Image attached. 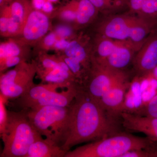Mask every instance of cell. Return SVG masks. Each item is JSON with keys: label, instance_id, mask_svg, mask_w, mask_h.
I'll return each instance as SVG.
<instances>
[{"label": "cell", "instance_id": "cell-1", "mask_svg": "<svg viewBox=\"0 0 157 157\" xmlns=\"http://www.w3.org/2000/svg\"><path fill=\"white\" fill-rule=\"evenodd\" d=\"M69 107V130L62 149L68 152L78 144L100 140L120 132L118 119L109 115L81 86Z\"/></svg>", "mask_w": 157, "mask_h": 157}, {"label": "cell", "instance_id": "cell-2", "mask_svg": "<svg viewBox=\"0 0 157 157\" xmlns=\"http://www.w3.org/2000/svg\"><path fill=\"white\" fill-rule=\"evenodd\" d=\"M104 15L97 26L98 34L130 42L138 50L147 37L157 27V20L128 11Z\"/></svg>", "mask_w": 157, "mask_h": 157}, {"label": "cell", "instance_id": "cell-3", "mask_svg": "<svg viewBox=\"0 0 157 157\" xmlns=\"http://www.w3.org/2000/svg\"><path fill=\"white\" fill-rule=\"evenodd\" d=\"M157 142L119 132L67 152L65 157H123L129 152L151 148Z\"/></svg>", "mask_w": 157, "mask_h": 157}, {"label": "cell", "instance_id": "cell-4", "mask_svg": "<svg viewBox=\"0 0 157 157\" xmlns=\"http://www.w3.org/2000/svg\"><path fill=\"white\" fill-rule=\"evenodd\" d=\"M0 134L4 144L1 157H25L32 144L42 136L32 126L24 109L8 110L6 125Z\"/></svg>", "mask_w": 157, "mask_h": 157}, {"label": "cell", "instance_id": "cell-5", "mask_svg": "<svg viewBox=\"0 0 157 157\" xmlns=\"http://www.w3.org/2000/svg\"><path fill=\"white\" fill-rule=\"evenodd\" d=\"M25 110L36 131L62 148L68 137L69 107L47 106Z\"/></svg>", "mask_w": 157, "mask_h": 157}, {"label": "cell", "instance_id": "cell-6", "mask_svg": "<svg viewBox=\"0 0 157 157\" xmlns=\"http://www.w3.org/2000/svg\"><path fill=\"white\" fill-rule=\"evenodd\" d=\"M79 86L74 85L65 90L58 92L57 89L63 88L53 83L34 84L23 95L17 98V101L24 110L47 106L68 107L76 96Z\"/></svg>", "mask_w": 157, "mask_h": 157}, {"label": "cell", "instance_id": "cell-7", "mask_svg": "<svg viewBox=\"0 0 157 157\" xmlns=\"http://www.w3.org/2000/svg\"><path fill=\"white\" fill-rule=\"evenodd\" d=\"M92 50L94 60L113 69L124 70L132 64L138 49L130 42L97 34Z\"/></svg>", "mask_w": 157, "mask_h": 157}, {"label": "cell", "instance_id": "cell-8", "mask_svg": "<svg viewBox=\"0 0 157 157\" xmlns=\"http://www.w3.org/2000/svg\"><path fill=\"white\" fill-rule=\"evenodd\" d=\"M128 79V75L124 70L113 69L92 59L90 69L81 86L90 98L99 102L107 91Z\"/></svg>", "mask_w": 157, "mask_h": 157}, {"label": "cell", "instance_id": "cell-9", "mask_svg": "<svg viewBox=\"0 0 157 157\" xmlns=\"http://www.w3.org/2000/svg\"><path fill=\"white\" fill-rule=\"evenodd\" d=\"M36 69L34 62H22L14 69L1 73V94L7 99L20 98L34 84Z\"/></svg>", "mask_w": 157, "mask_h": 157}, {"label": "cell", "instance_id": "cell-10", "mask_svg": "<svg viewBox=\"0 0 157 157\" xmlns=\"http://www.w3.org/2000/svg\"><path fill=\"white\" fill-rule=\"evenodd\" d=\"M134 74L138 78L147 77L157 67V27L147 37L132 63Z\"/></svg>", "mask_w": 157, "mask_h": 157}, {"label": "cell", "instance_id": "cell-11", "mask_svg": "<svg viewBox=\"0 0 157 157\" xmlns=\"http://www.w3.org/2000/svg\"><path fill=\"white\" fill-rule=\"evenodd\" d=\"M50 29V21L46 14L41 10L33 9L29 14L21 35L23 44L40 42Z\"/></svg>", "mask_w": 157, "mask_h": 157}, {"label": "cell", "instance_id": "cell-12", "mask_svg": "<svg viewBox=\"0 0 157 157\" xmlns=\"http://www.w3.org/2000/svg\"><path fill=\"white\" fill-rule=\"evenodd\" d=\"M120 119L122 126L127 131L143 133L151 140L157 142V118L124 111Z\"/></svg>", "mask_w": 157, "mask_h": 157}, {"label": "cell", "instance_id": "cell-13", "mask_svg": "<svg viewBox=\"0 0 157 157\" xmlns=\"http://www.w3.org/2000/svg\"><path fill=\"white\" fill-rule=\"evenodd\" d=\"M130 85L129 79L122 82L107 91L99 101L109 115L117 119L124 111L125 97Z\"/></svg>", "mask_w": 157, "mask_h": 157}, {"label": "cell", "instance_id": "cell-14", "mask_svg": "<svg viewBox=\"0 0 157 157\" xmlns=\"http://www.w3.org/2000/svg\"><path fill=\"white\" fill-rule=\"evenodd\" d=\"M86 43L78 38L72 39L64 51L63 55L75 59L90 71L92 65V45L89 46Z\"/></svg>", "mask_w": 157, "mask_h": 157}, {"label": "cell", "instance_id": "cell-15", "mask_svg": "<svg viewBox=\"0 0 157 157\" xmlns=\"http://www.w3.org/2000/svg\"><path fill=\"white\" fill-rule=\"evenodd\" d=\"M67 152L42 136L32 144L25 157H65Z\"/></svg>", "mask_w": 157, "mask_h": 157}, {"label": "cell", "instance_id": "cell-16", "mask_svg": "<svg viewBox=\"0 0 157 157\" xmlns=\"http://www.w3.org/2000/svg\"><path fill=\"white\" fill-rule=\"evenodd\" d=\"M141 16L157 20V0H128V11Z\"/></svg>", "mask_w": 157, "mask_h": 157}, {"label": "cell", "instance_id": "cell-17", "mask_svg": "<svg viewBox=\"0 0 157 157\" xmlns=\"http://www.w3.org/2000/svg\"><path fill=\"white\" fill-rule=\"evenodd\" d=\"M77 15L76 25L83 27L89 25L97 18L99 11L89 0H76Z\"/></svg>", "mask_w": 157, "mask_h": 157}, {"label": "cell", "instance_id": "cell-18", "mask_svg": "<svg viewBox=\"0 0 157 157\" xmlns=\"http://www.w3.org/2000/svg\"><path fill=\"white\" fill-rule=\"evenodd\" d=\"M11 16L23 26L29 14L33 9L30 0H12L9 5Z\"/></svg>", "mask_w": 157, "mask_h": 157}, {"label": "cell", "instance_id": "cell-19", "mask_svg": "<svg viewBox=\"0 0 157 157\" xmlns=\"http://www.w3.org/2000/svg\"><path fill=\"white\" fill-rule=\"evenodd\" d=\"M22 44V43L20 44ZM16 41L10 39L1 43L0 45V63L6 59L11 57L22 56L25 57L21 45Z\"/></svg>", "mask_w": 157, "mask_h": 157}, {"label": "cell", "instance_id": "cell-20", "mask_svg": "<svg viewBox=\"0 0 157 157\" xmlns=\"http://www.w3.org/2000/svg\"><path fill=\"white\" fill-rule=\"evenodd\" d=\"M59 12L61 19L67 22L75 23L77 15L76 0H71L66 6L62 7Z\"/></svg>", "mask_w": 157, "mask_h": 157}, {"label": "cell", "instance_id": "cell-21", "mask_svg": "<svg viewBox=\"0 0 157 157\" xmlns=\"http://www.w3.org/2000/svg\"><path fill=\"white\" fill-rule=\"evenodd\" d=\"M99 12L107 14L117 13L116 0H89Z\"/></svg>", "mask_w": 157, "mask_h": 157}, {"label": "cell", "instance_id": "cell-22", "mask_svg": "<svg viewBox=\"0 0 157 157\" xmlns=\"http://www.w3.org/2000/svg\"><path fill=\"white\" fill-rule=\"evenodd\" d=\"M136 114L145 116L157 118V94L143 105L136 109Z\"/></svg>", "mask_w": 157, "mask_h": 157}, {"label": "cell", "instance_id": "cell-23", "mask_svg": "<svg viewBox=\"0 0 157 157\" xmlns=\"http://www.w3.org/2000/svg\"><path fill=\"white\" fill-rule=\"evenodd\" d=\"M123 157H157V144L151 148L129 152Z\"/></svg>", "mask_w": 157, "mask_h": 157}, {"label": "cell", "instance_id": "cell-24", "mask_svg": "<svg viewBox=\"0 0 157 157\" xmlns=\"http://www.w3.org/2000/svg\"><path fill=\"white\" fill-rule=\"evenodd\" d=\"M55 33L56 34L58 38L66 39H73L74 36L73 29L69 25H60L57 26L55 29Z\"/></svg>", "mask_w": 157, "mask_h": 157}, {"label": "cell", "instance_id": "cell-25", "mask_svg": "<svg viewBox=\"0 0 157 157\" xmlns=\"http://www.w3.org/2000/svg\"><path fill=\"white\" fill-rule=\"evenodd\" d=\"M26 61V57L22 56L11 57L6 59L0 63V71L1 73L5 72L8 68L16 66L22 62Z\"/></svg>", "mask_w": 157, "mask_h": 157}, {"label": "cell", "instance_id": "cell-26", "mask_svg": "<svg viewBox=\"0 0 157 157\" xmlns=\"http://www.w3.org/2000/svg\"><path fill=\"white\" fill-rule=\"evenodd\" d=\"M22 29L23 26L11 17L9 20L6 37L14 36L21 35Z\"/></svg>", "mask_w": 157, "mask_h": 157}, {"label": "cell", "instance_id": "cell-27", "mask_svg": "<svg viewBox=\"0 0 157 157\" xmlns=\"http://www.w3.org/2000/svg\"><path fill=\"white\" fill-rule=\"evenodd\" d=\"M8 99L0 94V133H2L6 126L8 116V110L6 109V103Z\"/></svg>", "mask_w": 157, "mask_h": 157}, {"label": "cell", "instance_id": "cell-28", "mask_svg": "<svg viewBox=\"0 0 157 157\" xmlns=\"http://www.w3.org/2000/svg\"><path fill=\"white\" fill-rule=\"evenodd\" d=\"M58 37L54 32H51L45 35L43 39L41 40L42 46L44 49H53L55 44L56 42Z\"/></svg>", "mask_w": 157, "mask_h": 157}, {"label": "cell", "instance_id": "cell-29", "mask_svg": "<svg viewBox=\"0 0 157 157\" xmlns=\"http://www.w3.org/2000/svg\"><path fill=\"white\" fill-rule=\"evenodd\" d=\"M70 42V41H68V39L58 38L53 49L54 50L64 51L68 46Z\"/></svg>", "mask_w": 157, "mask_h": 157}, {"label": "cell", "instance_id": "cell-30", "mask_svg": "<svg viewBox=\"0 0 157 157\" xmlns=\"http://www.w3.org/2000/svg\"><path fill=\"white\" fill-rule=\"evenodd\" d=\"M53 6L52 3L48 1H46L43 5V7L41 11L45 14H49L53 11Z\"/></svg>", "mask_w": 157, "mask_h": 157}, {"label": "cell", "instance_id": "cell-31", "mask_svg": "<svg viewBox=\"0 0 157 157\" xmlns=\"http://www.w3.org/2000/svg\"><path fill=\"white\" fill-rule=\"evenodd\" d=\"M46 0H32V4L34 9L42 10L43 5Z\"/></svg>", "mask_w": 157, "mask_h": 157}, {"label": "cell", "instance_id": "cell-32", "mask_svg": "<svg viewBox=\"0 0 157 157\" xmlns=\"http://www.w3.org/2000/svg\"><path fill=\"white\" fill-rule=\"evenodd\" d=\"M12 0H0V5L1 7H2L3 6H6L7 4L9 2H11Z\"/></svg>", "mask_w": 157, "mask_h": 157}, {"label": "cell", "instance_id": "cell-33", "mask_svg": "<svg viewBox=\"0 0 157 157\" xmlns=\"http://www.w3.org/2000/svg\"><path fill=\"white\" fill-rule=\"evenodd\" d=\"M152 73L154 74V75H155V76H157V67L155 68V69L154 70Z\"/></svg>", "mask_w": 157, "mask_h": 157}]
</instances>
